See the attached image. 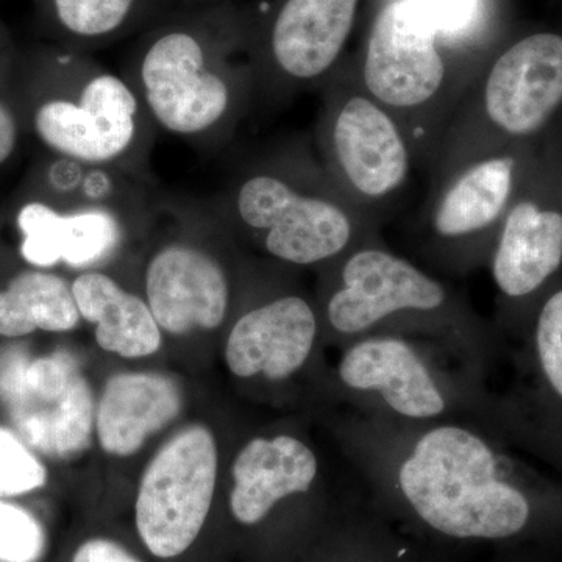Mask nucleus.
Returning <instances> with one entry per match:
<instances>
[{"mask_svg":"<svg viewBox=\"0 0 562 562\" xmlns=\"http://www.w3.org/2000/svg\"><path fill=\"white\" fill-rule=\"evenodd\" d=\"M125 79L149 121L179 138L231 136L257 99L246 11L181 5L139 32Z\"/></svg>","mask_w":562,"mask_h":562,"instance_id":"2","label":"nucleus"},{"mask_svg":"<svg viewBox=\"0 0 562 562\" xmlns=\"http://www.w3.org/2000/svg\"><path fill=\"white\" fill-rule=\"evenodd\" d=\"M52 35L69 50L109 46L143 32L166 11L169 0H36Z\"/></svg>","mask_w":562,"mask_h":562,"instance_id":"21","label":"nucleus"},{"mask_svg":"<svg viewBox=\"0 0 562 562\" xmlns=\"http://www.w3.org/2000/svg\"><path fill=\"white\" fill-rule=\"evenodd\" d=\"M503 301L531 299L562 266V117L543 135L487 258Z\"/></svg>","mask_w":562,"mask_h":562,"instance_id":"12","label":"nucleus"},{"mask_svg":"<svg viewBox=\"0 0 562 562\" xmlns=\"http://www.w3.org/2000/svg\"><path fill=\"white\" fill-rule=\"evenodd\" d=\"M322 269V331L342 346L372 333H401L439 344L479 369L486 338L479 314L460 291L390 249L380 235Z\"/></svg>","mask_w":562,"mask_h":562,"instance_id":"3","label":"nucleus"},{"mask_svg":"<svg viewBox=\"0 0 562 562\" xmlns=\"http://www.w3.org/2000/svg\"><path fill=\"white\" fill-rule=\"evenodd\" d=\"M541 139L491 151L431 184L419 228L424 249L436 265L468 273L487 262Z\"/></svg>","mask_w":562,"mask_h":562,"instance_id":"9","label":"nucleus"},{"mask_svg":"<svg viewBox=\"0 0 562 562\" xmlns=\"http://www.w3.org/2000/svg\"><path fill=\"white\" fill-rule=\"evenodd\" d=\"M18 144V122L13 111L0 101V165L9 161Z\"/></svg>","mask_w":562,"mask_h":562,"instance_id":"28","label":"nucleus"},{"mask_svg":"<svg viewBox=\"0 0 562 562\" xmlns=\"http://www.w3.org/2000/svg\"><path fill=\"white\" fill-rule=\"evenodd\" d=\"M360 0H262L247 14L257 98L284 101L338 69Z\"/></svg>","mask_w":562,"mask_h":562,"instance_id":"10","label":"nucleus"},{"mask_svg":"<svg viewBox=\"0 0 562 562\" xmlns=\"http://www.w3.org/2000/svg\"><path fill=\"white\" fill-rule=\"evenodd\" d=\"M424 14L443 38L462 47L479 38L486 16L484 0H402Z\"/></svg>","mask_w":562,"mask_h":562,"instance_id":"24","label":"nucleus"},{"mask_svg":"<svg viewBox=\"0 0 562 562\" xmlns=\"http://www.w3.org/2000/svg\"><path fill=\"white\" fill-rule=\"evenodd\" d=\"M562 117V33L535 32L484 60L427 172L438 183L465 162L543 138Z\"/></svg>","mask_w":562,"mask_h":562,"instance_id":"5","label":"nucleus"},{"mask_svg":"<svg viewBox=\"0 0 562 562\" xmlns=\"http://www.w3.org/2000/svg\"><path fill=\"white\" fill-rule=\"evenodd\" d=\"M72 562H140L120 543L109 539H91L81 543Z\"/></svg>","mask_w":562,"mask_h":562,"instance_id":"27","label":"nucleus"},{"mask_svg":"<svg viewBox=\"0 0 562 562\" xmlns=\"http://www.w3.org/2000/svg\"><path fill=\"white\" fill-rule=\"evenodd\" d=\"M111 205H81L68 213L29 202L18 213L21 255L36 268L65 265L88 268L120 246L124 228Z\"/></svg>","mask_w":562,"mask_h":562,"instance_id":"18","label":"nucleus"},{"mask_svg":"<svg viewBox=\"0 0 562 562\" xmlns=\"http://www.w3.org/2000/svg\"><path fill=\"white\" fill-rule=\"evenodd\" d=\"M321 331L317 303L299 292H281L255 303L235 321L225 342V362L236 379L286 382L312 360Z\"/></svg>","mask_w":562,"mask_h":562,"instance_id":"15","label":"nucleus"},{"mask_svg":"<svg viewBox=\"0 0 562 562\" xmlns=\"http://www.w3.org/2000/svg\"><path fill=\"white\" fill-rule=\"evenodd\" d=\"M0 401L22 439L40 453L69 460L90 442L92 392L68 355L0 353Z\"/></svg>","mask_w":562,"mask_h":562,"instance_id":"14","label":"nucleus"},{"mask_svg":"<svg viewBox=\"0 0 562 562\" xmlns=\"http://www.w3.org/2000/svg\"><path fill=\"white\" fill-rule=\"evenodd\" d=\"M447 46L460 47L408 3L387 0L355 68L364 90L405 128L422 169L430 166L454 109L483 66L458 60Z\"/></svg>","mask_w":562,"mask_h":562,"instance_id":"6","label":"nucleus"},{"mask_svg":"<svg viewBox=\"0 0 562 562\" xmlns=\"http://www.w3.org/2000/svg\"><path fill=\"white\" fill-rule=\"evenodd\" d=\"M46 535L31 513L0 501V562H38Z\"/></svg>","mask_w":562,"mask_h":562,"instance_id":"25","label":"nucleus"},{"mask_svg":"<svg viewBox=\"0 0 562 562\" xmlns=\"http://www.w3.org/2000/svg\"><path fill=\"white\" fill-rule=\"evenodd\" d=\"M271 260L325 268L379 235V221L331 180L316 151L284 147L233 179L222 211Z\"/></svg>","mask_w":562,"mask_h":562,"instance_id":"4","label":"nucleus"},{"mask_svg":"<svg viewBox=\"0 0 562 562\" xmlns=\"http://www.w3.org/2000/svg\"><path fill=\"white\" fill-rule=\"evenodd\" d=\"M319 475V458L297 436H257L233 461V517L243 525L260 524L280 502L312 491Z\"/></svg>","mask_w":562,"mask_h":562,"instance_id":"17","label":"nucleus"},{"mask_svg":"<svg viewBox=\"0 0 562 562\" xmlns=\"http://www.w3.org/2000/svg\"><path fill=\"white\" fill-rule=\"evenodd\" d=\"M70 284L80 317L92 324L95 342L102 350L128 360L160 350L161 328L146 299L98 271L80 273Z\"/></svg>","mask_w":562,"mask_h":562,"instance_id":"20","label":"nucleus"},{"mask_svg":"<svg viewBox=\"0 0 562 562\" xmlns=\"http://www.w3.org/2000/svg\"><path fill=\"white\" fill-rule=\"evenodd\" d=\"M80 321L72 284L57 273L24 271L0 291V336L5 338L70 331Z\"/></svg>","mask_w":562,"mask_h":562,"instance_id":"22","label":"nucleus"},{"mask_svg":"<svg viewBox=\"0 0 562 562\" xmlns=\"http://www.w3.org/2000/svg\"><path fill=\"white\" fill-rule=\"evenodd\" d=\"M535 350L547 386L562 402V286L550 292L539 306Z\"/></svg>","mask_w":562,"mask_h":562,"instance_id":"23","label":"nucleus"},{"mask_svg":"<svg viewBox=\"0 0 562 562\" xmlns=\"http://www.w3.org/2000/svg\"><path fill=\"white\" fill-rule=\"evenodd\" d=\"M146 302L161 331H211L231 312L232 283L220 258L198 244H165L147 262Z\"/></svg>","mask_w":562,"mask_h":562,"instance_id":"16","label":"nucleus"},{"mask_svg":"<svg viewBox=\"0 0 562 562\" xmlns=\"http://www.w3.org/2000/svg\"><path fill=\"white\" fill-rule=\"evenodd\" d=\"M349 453L368 479L390 483L432 530L457 539H505L527 527L531 506L509 482L479 419L430 424L366 416L349 420Z\"/></svg>","mask_w":562,"mask_h":562,"instance_id":"1","label":"nucleus"},{"mask_svg":"<svg viewBox=\"0 0 562 562\" xmlns=\"http://www.w3.org/2000/svg\"><path fill=\"white\" fill-rule=\"evenodd\" d=\"M314 143L331 180L376 221L401 198L417 166L412 140L373 99L355 68H339L321 87Z\"/></svg>","mask_w":562,"mask_h":562,"instance_id":"7","label":"nucleus"},{"mask_svg":"<svg viewBox=\"0 0 562 562\" xmlns=\"http://www.w3.org/2000/svg\"><path fill=\"white\" fill-rule=\"evenodd\" d=\"M220 453L213 432L192 425L151 458L136 497L140 541L158 558H176L198 539L216 491Z\"/></svg>","mask_w":562,"mask_h":562,"instance_id":"13","label":"nucleus"},{"mask_svg":"<svg viewBox=\"0 0 562 562\" xmlns=\"http://www.w3.org/2000/svg\"><path fill=\"white\" fill-rule=\"evenodd\" d=\"M47 472L22 439L0 428V498L40 490Z\"/></svg>","mask_w":562,"mask_h":562,"instance_id":"26","label":"nucleus"},{"mask_svg":"<svg viewBox=\"0 0 562 562\" xmlns=\"http://www.w3.org/2000/svg\"><path fill=\"white\" fill-rule=\"evenodd\" d=\"M436 349L443 347L401 333L361 336L344 344L336 382L366 416L402 424L479 419L475 384L447 372Z\"/></svg>","mask_w":562,"mask_h":562,"instance_id":"8","label":"nucleus"},{"mask_svg":"<svg viewBox=\"0 0 562 562\" xmlns=\"http://www.w3.org/2000/svg\"><path fill=\"white\" fill-rule=\"evenodd\" d=\"M183 408V394L162 373H117L106 382L95 408V432L103 452L127 458Z\"/></svg>","mask_w":562,"mask_h":562,"instance_id":"19","label":"nucleus"},{"mask_svg":"<svg viewBox=\"0 0 562 562\" xmlns=\"http://www.w3.org/2000/svg\"><path fill=\"white\" fill-rule=\"evenodd\" d=\"M72 90L41 103L36 135L61 157L111 168L128 160L143 140L147 113L131 81L69 50Z\"/></svg>","mask_w":562,"mask_h":562,"instance_id":"11","label":"nucleus"},{"mask_svg":"<svg viewBox=\"0 0 562 562\" xmlns=\"http://www.w3.org/2000/svg\"><path fill=\"white\" fill-rule=\"evenodd\" d=\"M173 7L214 5V3H233V0H169Z\"/></svg>","mask_w":562,"mask_h":562,"instance_id":"29","label":"nucleus"}]
</instances>
